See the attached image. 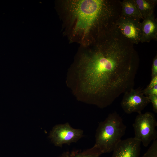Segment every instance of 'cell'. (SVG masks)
<instances>
[{"mask_svg":"<svg viewBox=\"0 0 157 157\" xmlns=\"http://www.w3.org/2000/svg\"><path fill=\"white\" fill-rule=\"evenodd\" d=\"M140 157H157V140H154L147 151Z\"/></svg>","mask_w":157,"mask_h":157,"instance_id":"4fadbf2b","label":"cell"},{"mask_svg":"<svg viewBox=\"0 0 157 157\" xmlns=\"http://www.w3.org/2000/svg\"><path fill=\"white\" fill-rule=\"evenodd\" d=\"M83 134L82 130L74 128L66 122L55 126L49 137L55 146L62 147L64 144L69 145L76 142L83 137Z\"/></svg>","mask_w":157,"mask_h":157,"instance_id":"5b68a950","label":"cell"},{"mask_svg":"<svg viewBox=\"0 0 157 157\" xmlns=\"http://www.w3.org/2000/svg\"><path fill=\"white\" fill-rule=\"evenodd\" d=\"M150 102H151L153 111L155 113H157V95H152L148 97Z\"/></svg>","mask_w":157,"mask_h":157,"instance_id":"2e32d148","label":"cell"},{"mask_svg":"<svg viewBox=\"0 0 157 157\" xmlns=\"http://www.w3.org/2000/svg\"><path fill=\"white\" fill-rule=\"evenodd\" d=\"M157 122L153 113L147 112L141 113L136 116L133 124L135 139L147 147L152 141L157 139L156 127Z\"/></svg>","mask_w":157,"mask_h":157,"instance_id":"277c9868","label":"cell"},{"mask_svg":"<svg viewBox=\"0 0 157 157\" xmlns=\"http://www.w3.org/2000/svg\"><path fill=\"white\" fill-rule=\"evenodd\" d=\"M142 19L154 14L156 0H134Z\"/></svg>","mask_w":157,"mask_h":157,"instance_id":"30bf717a","label":"cell"},{"mask_svg":"<svg viewBox=\"0 0 157 157\" xmlns=\"http://www.w3.org/2000/svg\"><path fill=\"white\" fill-rule=\"evenodd\" d=\"M150 102L149 98L144 95L141 88H132L124 93L121 105L127 114L134 112L139 114Z\"/></svg>","mask_w":157,"mask_h":157,"instance_id":"8992f818","label":"cell"},{"mask_svg":"<svg viewBox=\"0 0 157 157\" xmlns=\"http://www.w3.org/2000/svg\"><path fill=\"white\" fill-rule=\"evenodd\" d=\"M133 45L114 28L88 47L84 78L90 103L107 107L133 88L140 63Z\"/></svg>","mask_w":157,"mask_h":157,"instance_id":"6da1fadb","label":"cell"},{"mask_svg":"<svg viewBox=\"0 0 157 157\" xmlns=\"http://www.w3.org/2000/svg\"><path fill=\"white\" fill-rule=\"evenodd\" d=\"M141 143L134 138L121 140L113 151L112 157H140Z\"/></svg>","mask_w":157,"mask_h":157,"instance_id":"ba28073f","label":"cell"},{"mask_svg":"<svg viewBox=\"0 0 157 157\" xmlns=\"http://www.w3.org/2000/svg\"><path fill=\"white\" fill-rule=\"evenodd\" d=\"M126 128L122 118L116 112L109 114L99 124L94 146L102 154L113 151L125 134Z\"/></svg>","mask_w":157,"mask_h":157,"instance_id":"3957f363","label":"cell"},{"mask_svg":"<svg viewBox=\"0 0 157 157\" xmlns=\"http://www.w3.org/2000/svg\"><path fill=\"white\" fill-rule=\"evenodd\" d=\"M141 22L142 43L149 42L157 39V22L154 14L143 19Z\"/></svg>","mask_w":157,"mask_h":157,"instance_id":"9c48e42d","label":"cell"},{"mask_svg":"<svg viewBox=\"0 0 157 157\" xmlns=\"http://www.w3.org/2000/svg\"><path fill=\"white\" fill-rule=\"evenodd\" d=\"M142 92L144 95L147 97L152 95H157V85L150 89H144L142 90Z\"/></svg>","mask_w":157,"mask_h":157,"instance_id":"5bb4252c","label":"cell"},{"mask_svg":"<svg viewBox=\"0 0 157 157\" xmlns=\"http://www.w3.org/2000/svg\"><path fill=\"white\" fill-rule=\"evenodd\" d=\"M156 85H157V76L151 78V81L145 89H149L154 87Z\"/></svg>","mask_w":157,"mask_h":157,"instance_id":"e0dca14e","label":"cell"},{"mask_svg":"<svg viewBox=\"0 0 157 157\" xmlns=\"http://www.w3.org/2000/svg\"><path fill=\"white\" fill-rule=\"evenodd\" d=\"M64 20L70 40L88 47L115 25L121 15V1H65Z\"/></svg>","mask_w":157,"mask_h":157,"instance_id":"7a4b0ae2","label":"cell"},{"mask_svg":"<svg viewBox=\"0 0 157 157\" xmlns=\"http://www.w3.org/2000/svg\"><path fill=\"white\" fill-rule=\"evenodd\" d=\"M121 5V16L142 19L134 0H124Z\"/></svg>","mask_w":157,"mask_h":157,"instance_id":"8fae6325","label":"cell"},{"mask_svg":"<svg viewBox=\"0 0 157 157\" xmlns=\"http://www.w3.org/2000/svg\"><path fill=\"white\" fill-rule=\"evenodd\" d=\"M157 76V55L153 59L151 67V78Z\"/></svg>","mask_w":157,"mask_h":157,"instance_id":"9a60e30c","label":"cell"},{"mask_svg":"<svg viewBox=\"0 0 157 157\" xmlns=\"http://www.w3.org/2000/svg\"><path fill=\"white\" fill-rule=\"evenodd\" d=\"M101 154V151L94 145L92 147L81 152L72 153L68 151L64 152L60 157H99Z\"/></svg>","mask_w":157,"mask_h":157,"instance_id":"7c38bea8","label":"cell"},{"mask_svg":"<svg viewBox=\"0 0 157 157\" xmlns=\"http://www.w3.org/2000/svg\"><path fill=\"white\" fill-rule=\"evenodd\" d=\"M141 19L121 16L115 25L122 34L134 44L140 42L141 37Z\"/></svg>","mask_w":157,"mask_h":157,"instance_id":"52a82bcc","label":"cell"}]
</instances>
